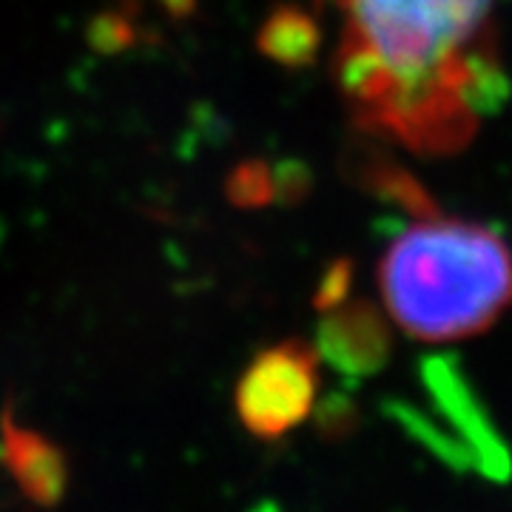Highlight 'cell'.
Returning a JSON list of instances; mask_svg holds the SVG:
<instances>
[{"label": "cell", "instance_id": "obj_1", "mask_svg": "<svg viewBox=\"0 0 512 512\" xmlns=\"http://www.w3.org/2000/svg\"><path fill=\"white\" fill-rule=\"evenodd\" d=\"M493 0H345L339 83L365 123L419 151L464 146L476 117L458 83L464 55L490 29Z\"/></svg>", "mask_w": 512, "mask_h": 512}, {"label": "cell", "instance_id": "obj_2", "mask_svg": "<svg viewBox=\"0 0 512 512\" xmlns=\"http://www.w3.org/2000/svg\"><path fill=\"white\" fill-rule=\"evenodd\" d=\"M393 322L424 342L476 336L512 305V254L484 225L419 222L390 245L379 268Z\"/></svg>", "mask_w": 512, "mask_h": 512}, {"label": "cell", "instance_id": "obj_3", "mask_svg": "<svg viewBox=\"0 0 512 512\" xmlns=\"http://www.w3.org/2000/svg\"><path fill=\"white\" fill-rule=\"evenodd\" d=\"M319 350L291 339L262 350L237 384V413L256 439L274 441L311 416Z\"/></svg>", "mask_w": 512, "mask_h": 512}, {"label": "cell", "instance_id": "obj_4", "mask_svg": "<svg viewBox=\"0 0 512 512\" xmlns=\"http://www.w3.org/2000/svg\"><path fill=\"white\" fill-rule=\"evenodd\" d=\"M421 382L441 416L461 433V441L473 450L476 470L490 481H510L512 453L498 436L484 404L478 402L470 382L464 379L461 365L453 356H424L421 359Z\"/></svg>", "mask_w": 512, "mask_h": 512}, {"label": "cell", "instance_id": "obj_5", "mask_svg": "<svg viewBox=\"0 0 512 512\" xmlns=\"http://www.w3.org/2000/svg\"><path fill=\"white\" fill-rule=\"evenodd\" d=\"M319 356L353 379L376 376L390 362L393 330L382 308L367 299L342 302L325 311L316 336Z\"/></svg>", "mask_w": 512, "mask_h": 512}, {"label": "cell", "instance_id": "obj_6", "mask_svg": "<svg viewBox=\"0 0 512 512\" xmlns=\"http://www.w3.org/2000/svg\"><path fill=\"white\" fill-rule=\"evenodd\" d=\"M0 458L9 470V476L18 481L20 493L40 507H55L66 495L69 467L63 450L43 439L35 430L18 427L12 419V410L0 419Z\"/></svg>", "mask_w": 512, "mask_h": 512}, {"label": "cell", "instance_id": "obj_7", "mask_svg": "<svg viewBox=\"0 0 512 512\" xmlns=\"http://www.w3.org/2000/svg\"><path fill=\"white\" fill-rule=\"evenodd\" d=\"M256 46L268 60L285 69H308L319 55L322 29L311 12L293 3H282L259 26Z\"/></svg>", "mask_w": 512, "mask_h": 512}, {"label": "cell", "instance_id": "obj_8", "mask_svg": "<svg viewBox=\"0 0 512 512\" xmlns=\"http://www.w3.org/2000/svg\"><path fill=\"white\" fill-rule=\"evenodd\" d=\"M393 421H399L404 430H407V436H413V439L424 444L433 456L444 461L447 467H453L458 473H464V470H470V467H476V456H473V450L464 444V441L453 439V436H447L444 430H441L436 421H430L421 410H416L413 404H404V402H387L384 407Z\"/></svg>", "mask_w": 512, "mask_h": 512}, {"label": "cell", "instance_id": "obj_9", "mask_svg": "<svg viewBox=\"0 0 512 512\" xmlns=\"http://www.w3.org/2000/svg\"><path fill=\"white\" fill-rule=\"evenodd\" d=\"M225 197L237 208H262L274 202V168L262 160L239 163L225 180Z\"/></svg>", "mask_w": 512, "mask_h": 512}, {"label": "cell", "instance_id": "obj_10", "mask_svg": "<svg viewBox=\"0 0 512 512\" xmlns=\"http://www.w3.org/2000/svg\"><path fill=\"white\" fill-rule=\"evenodd\" d=\"M356 427H359V410L345 393H330L328 399H322V404L316 407V430L322 433V439H348Z\"/></svg>", "mask_w": 512, "mask_h": 512}, {"label": "cell", "instance_id": "obj_11", "mask_svg": "<svg viewBox=\"0 0 512 512\" xmlns=\"http://www.w3.org/2000/svg\"><path fill=\"white\" fill-rule=\"evenodd\" d=\"M137 40L134 23L120 12H103L89 26V43L103 55H117Z\"/></svg>", "mask_w": 512, "mask_h": 512}, {"label": "cell", "instance_id": "obj_12", "mask_svg": "<svg viewBox=\"0 0 512 512\" xmlns=\"http://www.w3.org/2000/svg\"><path fill=\"white\" fill-rule=\"evenodd\" d=\"M313 188L311 168L299 160H282L274 165V194L276 202L282 205H296L302 202Z\"/></svg>", "mask_w": 512, "mask_h": 512}, {"label": "cell", "instance_id": "obj_13", "mask_svg": "<svg viewBox=\"0 0 512 512\" xmlns=\"http://www.w3.org/2000/svg\"><path fill=\"white\" fill-rule=\"evenodd\" d=\"M350 285H353V262L350 259H336L328 271L319 279V288L313 296V305L319 311H330L348 299Z\"/></svg>", "mask_w": 512, "mask_h": 512}, {"label": "cell", "instance_id": "obj_14", "mask_svg": "<svg viewBox=\"0 0 512 512\" xmlns=\"http://www.w3.org/2000/svg\"><path fill=\"white\" fill-rule=\"evenodd\" d=\"M160 6L171 18H188L197 9V0H160Z\"/></svg>", "mask_w": 512, "mask_h": 512}]
</instances>
